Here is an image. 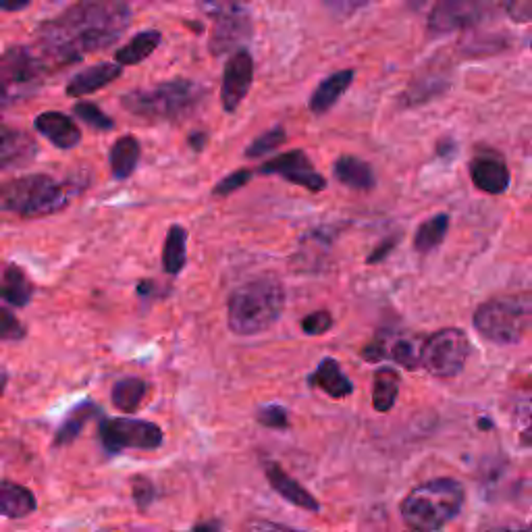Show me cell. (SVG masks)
Returning <instances> with one entry per match:
<instances>
[{"label": "cell", "instance_id": "cell-41", "mask_svg": "<svg viewBox=\"0 0 532 532\" xmlns=\"http://www.w3.org/2000/svg\"><path fill=\"white\" fill-rule=\"evenodd\" d=\"M505 13L514 23L532 21V0H516V3L505 5Z\"/></svg>", "mask_w": 532, "mask_h": 532}, {"label": "cell", "instance_id": "cell-4", "mask_svg": "<svg viewBox=\"0 0 532 532\" xmlns=\"http://www.w3.org/2000/svg\"><path fill=\"white\" fill-rule=\"evenodd\" d=\"M206 90L192 79H171L152 90L127 92L121 98L123 109L146 121H181L188 119L202 104Z\"/></svg>", "mask_w": 532, "mask_h": 532}, {"label": "cell", "instance_id": "cell-22", "mask_svg": "<svg viewBox=\"0 0 532 532\" xmlns=\"http://www.w3.org/2000/svg\"><path fill=\"white\" fill-rule=\"evenodd\" d=\"M354 77H356L354 69H343L323 79L314 90V94L310 96V111L314 115H325L327 111H331L339 102V98L350 90Z\"/></svg>", "mask_w": 532, "mask_h": 532}, {"label": "cell", "instance_id": "cell-13", "mask_svg": "<svg viewBox=\"0 0 532 532\" xmlns=\"http://www.w3.org/2000/svg\"><path fill=\"white\" fill-rule=\"evenodd\" d=\"M422 341L416 335H379L370 345H366V350L362 356L368 362H381V360H393L395 364L404 366L408 370H416L420 366V352H422Z\"/></svg>", "mask_w": 532, "mask_h": 532}, {"label": "cell", "instance_id": "cell-20", "mask_svg": "<svg viewBox=\"0 0 532 532\" xmlns=\"http://www.w3.org/2000/svg\"><path fill=\"white\" fill-rule=\"evenodd\" d=\"M306 383L314 389L325 391L327 395H331L335 399L350 397L354 393V383L341 370V366L335 358H325V360L318 362L316 370L310 372Z\"/></svg>", "mask_w": 532, "mask_h": 532}, {"label": "cell", "instance_id": "cell-42", "mask_svg": "<svg viewBox=\"0 0 532 532\" xmlns=\"http://www.w3.org/2000/svg\"><path fill=\"white\" fill-rule=\"evenodd\" d=\"M242 532H298L294 528H289L285 524H279V522H271V520H250L246 522L244 530Z\"/></svg>", "mask_w": 532, "mask_h": 532}, {"label": "cell", "instance_id": "cell-11", "mask_svg": "<svg viewBox=\"0 0 532 532\" xmlns=\"http://www.w3.org/2000/svg\"><path fill=\"white\" fill-rule=\"evenodd\" d=\"M260 175H279L285 181L300 185L308 192H323L327 188V179L318 173L304 150H291L275 156L273 161H266L260 169Z\"/></svg>", "mask_w": 532, "mask_h": 532}, {"label": "cell", "instance_id": "cell-40", "mask_svg": "<svg viewBox=\"0 0 532 532\" xmlns=\"http://www.w3.org/2000/svg\"><path fill=\"white\" fill-rule=\"evenodd\" d=\"M131 493H133V499H136V503L140 505V510H146L148 505L154 501V485L150 478L146 476H136L131 483Z\"/></svg>", "mask_w": 532, "mask_h": 532}, {"label": "cell", "instance_id": "cell-15", "mask_svg": "<svg viewBox=\"0 0 532 532\" xmlns=\"http://www.w3.org/2000/svg\"><path fill=\"white\" fill-rule=\"evenodd\" d=\"M470 177L478 190L499 196L510 188V169L497 152H481L470 161Z\"/></svg>", "mask_w": 532, "mask_h": 532}, {"label": "cell", "instance_id": "cell-2", "mask_svg": "<svg viewBox=\"0 0 532 532\" xmlns=\"http://www.w3.org/2000/svg\"><path fill=\"white\" fill-rule=\"evenodd\" d=\"M285 308V289L277 277H258L239 285L229 296L227 321L237 335H258L271 329Z\"/></svg>", "mask_w": 532, "mask_h": 532}, {"label": "cell", "instance_id": "cell-28", "mask_svg": "<svg viewBox=\"0 0 532 532\" xmlns=\"http://www.w3.org/2000/svg\"><path fill=\"white\" fill-rule=\"evenodd\" d=\"M399 395V375L391 366H383L372 377V406L377 412H391Z\"/></svg>", "mask_w": 532, "mask_h": 532}, {"label": "cell", "instance_id": "cell-43", "mask_svg": "<svg viewBox=\"0 0 532 532\" xmlns=\"http://www.w3.org/2000/svg\"><path fill=\"white\" fill-rule=\"evenodd\" d=\"M395 244H397V239H387V242H383L381 246H377V250L368 256L366 262H368V264H372V262H381L389 252H393Z\"/></svg>", "mask_w": 532, "mask_h": 532}, {"label": "cell", "instance_id": "cell-37", "mask_svg": "<svg viewBox=\"0 0 532 532\" xmlns=\"http://www.w3.org/2000/svg\"><path fill=\"white\" fill-rule=\"evenodd\" d=\"M252 171H246V169H239V171H235V173H231V175H227L225 179H221L217 185H215V190H212V196H229V194H233V192H237V190H242L244 188V185H248V181L252 179Z\"/></svg>", "mask_w": 532, "mask_h": 532}, {"label": "cell", "instance_id": "cell-6", "mask_svg": "<svg viewBox=\"0 0 532 532\" xmlns=\"http://www.w3.org/2000/svg\"><path fill=\"white\" fill-rule=\"evenodd\" d=\"M472 325L491 343H518L532 329V296L493 298L474 310Z\"/></svg>", "mask_w": 532, "mask_h": 532}, {"label": "cell", "instance_id": "cell-36", "mask_svg": "<svg viewBox=\"0 0 532 532\" xmlns=\"http://www.w3.org/2000/svg\"><path fill=\"white\" fill-rule=\"evenodd\" d=\"M256 420L262 424V427H269V429H287L289 427V414L283 406L271 404V406H264L256 412Z\"/></svg>", "mask_w": 532, "mask_h": 532}, {"label": "cell", "instance_id": "cell-46", "mask_svg": "<svg viewBox=\"0 0 532 532\" xmlns=\"http://www.w3.org/2000/svg\"><path fill=\"white\" fill-rule=\"evenodd\" d=\"M28 7H30L28 0H23V3H0V11H13V13L23 11V9H28Z\"/></svg>", "mask_w": 532, "mask_h": 532}, {"label": "cell", "instance_id": "cell-34", "mask_svg": "<svg viewBox=\"0 0 532 532\" xmlns=\"http://www.w3.org/2000/svg\"><path fill=\"white\" fill-rule=\"evenodd\" d=\"M287 140L285 136V129L283 127H273L266 133H262L260 138H256L248 150H246V156L248 158H258V156H264V154H271L275 152L279 146H283Z\"/></svg>", "mask_w": 532, "mask_h": 532}, {"label": "cell", "instance_id": "cell-9", "mask_svg": "<svg viewBox=\"0 0 532 532\" xmlns=\"http://www.w3.org/2000/svg\"><path fill=\"white\" fill-rule=\"evenodd\" d=\"M98 439L109 454L125 449L152 451L163 445V429L154 422L138 418H100Z\"/></svg>", "mask_w": 532, "mask_h": 532}, {"label": "cell", "instance_id": "cell-7", "mask_svg": "<svg viewBox=\"0 0 532 532\" xmlns=\"http://www.w3.org/2000/svg\"><path fill=\"white\" fill-rule=\"evenodd\" d=\"M50 63L28 48H11L0 55V117L15 102L34 94L46 73Z\"/></svg>", "mask_w": 532, "mask_h": 532}, {"label": "cell", "instance_id": "cell-38", "mask_svg": "<svg viewBox=\"0 0 532 532\" xmlns=\"http://www.w3.org/2000/svg\"><path fill=\"white\" fill-rule=\"evenodd\" d=\"M445 84L443 79H427V84H414L412 90L406 94V104L408 106H414V104H420V102H429V98L437 96L443 92V86ZM447 86V84H445Z\"/></svg>", "mask_w": 532, "mask_h": 532}, {"label": "cell", "instance_id": "cell-24", "mask_svg": "<svg viewBox=\"0 0 532 532\" xmlns=\"http://www.w3.org/2000/svg\"><path fill=\"white\" fill-rule=\"evenodd\" d=\"M333 175L345 188H352L358 192H368L375 188V173L370 165L364 163L358 156H339L333 167Z\"/></svg>", "mask_w": 532, "mask_h": 532}, {"label": "cell", "instance_id": "cell-5", "mask_svg": "<svg viewBox=\"0 0 532 532\" xmlns=\"http://www.w3.org/2000/svg\"><path fill=\"white\" fill-rule=\"evenodd\" d=\"M69 204V188L50 175H25L0 183V212L48 217Z\"/></svg>", "mask_w": 532, "mask_h": 532}, {"label": "cell", "instance_id": "cell-18", "mask_svg": "<svg viewBox=\"0 0 532 532\" xmlns=\"http://www.w3.org/2000/svg\"><path fill=\"white\" fill-rule=\"evenodd\" d=\"M123 73V67L117 63H98L92 65L84 71H79L69 79V84L65 88V94L71 98H84L88 94L98 92L100 88H106L113 84L115 79H119Z\"/></svg>", "mask_w": 532, "mask_h": 532}, {"label": "cell", "instance_id": "cell-32", "mask_svg": "<svg viewBox=\"0 0 532 532\" xmlns=\"http://www.w3.org/2000/svg\"><path fill=\"white\" fill-rule=\"evenodd\" d=\"M449 231V217L447 215H435L433 219L424 221L416 235H414V248L418 252H431L437 246L445 242V235Z\"/></svg>", "mask_w": 532, "mask_h": 532}, {"label": "cell", "instance_id": "cell-27", "mask_svg": "<svg viewBox=\"0 0 532 532\" xmlns=\"http://www.w3.org/2000/svg\"><path fill=\"white\" fill-rule=\"evenodd\" d=\"M140 156H142V146L140 142L133 138V136H123L119 138L109 154V161H111V173L115 179L123 181L127 177L133 175V171L138 169L140 163Z\"/></svg>", "mask_w": 532, "mask_h": 532}, {"label": "cell", "instance_id": "cell-30", "mask_svg": "<svg viewBox=\"0 0 532 532\" xmlns=\"http://www.w3.org/2000/svg\"><path fill=\"white\" fill-rule=\"evenodd\" d=\"M146 391H148L146 381H142L138 377H125L113 385L111 399H113V404L117 410H121L125 414H133L142 406V399L146 397Z\"/></svg>", "mask_w": 532, "mask_h": 532}, {"label": "cell", "instance_id": "cell-45", "mask_svg": "<svg viewBox=\"0 0 532 532\" xmlns=\"http://www.w3.org/2000/svg\"><path fill=\"white\" fill-rule=\"evenodd\" d=\"M192 532H223V530H221V524L219 522L212 520V522H200V524H196Z\"/></svg>", "mask_w": 532, "mask_h": 532}, {"label": "cell", "instance_id": "cell-35", "mask_svg": "<svg viewBox=\"0 0 532 532\" xmlns=\"http://www.w3.org/2000/svg\"><path fill=\"white\" fill-rule=\"evenodd\" d=\"M28 335V329L19 318L5 306H0V339L3 341H21Z\"/></svg>", "mask_w": 532, "mask_h": 532}, {"label": "cell", "instance_id": "cell-14", "mask_svg": "<svg viewBox=\"0 0 532 532\" xmlns=\"http://www.w3.org/2000/svg\"><path fill=\"white\" fill-rule=\"evenodd\" d=\"M485 5L470 3V0H445L437 3L429 15V32L447 34L470 28L483 19Z\"/></svg>", "mask_w": 532, "mask_h": 532}, {"label": "cell", "instance_id": "cell-47", "mask_svg": "<svg viewBox=\"0 0 532 532\" xmlns=\"http://www.w3.org/2000/svg\"><path fill=\"white\" fill-rule=\"evenodd\" d=\"M489 532H528V530L516 528V526H499V528H491Z\"/></svg>", "mask_w": 532, "mask_h": 532}, {"label": "cell", "instance_id": "cell-19", "mask_svg": "<svg viewBox=\"0 0 532 532\" xmlns=\"http://www.w3.org/2000/svg\"><path fill=\"white\" fill-rule=\"evenodd\" d=\"M264 472H266V481H269V485L289 503H294L298 505V508L302 510H308V512H318V508H321V505H318L316 497L306 491L296 478H291L279 464L275 462H269L264 466Z\"/></svg>", "mask_w": 532, "mask_h": 532}, {"label": "cell", "instance_id": "cell-26", "mask_svg": "<svg viewBox=\"0 0 532 532\" xmlns=\"http://www.w3.org/2000/svg\"><path fill=\"white\" fill-rule=\"evenodd\" d=\"M163 34L158 30H144L136 38H131L125 46L115 50V63L117 65H140L146 61L152 52L161 46Z\"/></svg>", "mask_w": 532, "mask_h": 532}, {"label": "cell", "instance_id": "cell-33", "mask_svg": "<svg viewBox=\"0 0 532 532\" xmlns=\"http://www.w3.org/2000/svg\"><path fill=\"white\" fill-rule=\"evenodd\" d=\"M73 115L77 119H82L84 123H88L90 127L100 129V131H109L115 127V121L104 111H100V106H96L92 102H77L73 106Z\"/></svg>", "mask_w": 532, "mask_h": 532}, {"label": "cell", "instance_id": "cell-44", "mask_svg": "<svg viewBox=\"0 0 532 532\" xmlns=\"http://www.w3.org/2000/svg\"><path fill=\"white\" fill-rule=\"evenodd\" d=\"M188 142H190V146H192L196 152H202L204 146H206V142H208V136H206L204 131H194Z\"/></svg>", "mask_w": 532, "mask_h": 532}, {"label": "cell", "instance_id": "cell-8", "mask_svg": "<svg viewBox=\"0 0 532 532\" xmlns=\"http://www.w3.org/2000/svg\"><path fill=\"white\" fill-rule=\"evenodd\" d=\"M472 343L462 329H441L422 341L420 366L437 379H454L464 370Z\"/></svg>", "mask_w": 532, "mask_h": 532}, {"label": "cell", "instance_id": "cell-29", "mask_svg": "<svg viewBox=\"0 0 532 532\" xmlns=\"http://www.w3.org/2000/svg\"><path fill=\"white\" fill-rule=\"evenodd\" d=\"M188 262V231L173 225L167 233L163 248V269L167 275H179Z\"/></svg>", "mask_w": 532, "mask_h": 532}, {"label": "cell", "instance_id": "cell-23", "mask_svg": "<svg viewBox=\"0 0 532 532\" xmlns=\"http://www.w3.org/2000/svg\"><path fill=\"white\" fill-rule=\"evenodd\" d=\"M36 508V495L28 487L11 481H0V516L19 520L34 514Z\"/></svg>", "mask_w": 532, "mask_h": 532}, {"label": "cell", "instance_id": "cell-16", "mask_svg": "<svg viewBox=\"0 0 532 532\" xmlns=\"http://www.w3.org/2000/svg\"><path fill=\"white\" fill-rule=\"evenodd\" d=\"M38 156V142L25 131H0V169L30 165Z\"/></svg>", "mask_w": 532, "mask_h": 532}, {"label": "cell", "instance_id": "cell-17", "mask_svg": "<svg viewBox=\"0 0 532 532\" xmlns=\"http://www.w3.org/2000/svg\"><path fill=\"white\" fill-rule=\"evenodd\" d=\"M34 127L50 144H55L61 150H71L82 142V131H79L75 121L59 111L40 113Z\"/></svg>", "mask_w": 532, "mask_h": 532}, {"label": "cell", "instance_id": "cell-10", "mask_svg": "<svg viewBox=\"0 0 532 532\" xmlns=\"http://www.w3.org/2000/svg\"><path fill=\"white\" fill-rule=\"evenodd\" d=\"M204 11L215 19V30L210 36V52L212 55H225L231 50H242V44L252 34V19L248 9L235 3H219L204 5Z\"/></svg>", "mask_w": 532, "mask_h": 532}, {"label": "cell", "instance_id": "cell-39", "mask_svg": "<svg viewBox=\"0 0 532 532\" xmlns=\"http://www.w3.org/2000/svg\"><path fill=\"white\" fill-rule=\"evenodd\" d=\"M331 327H333V316L325 310L312 312L302 321V331L306 335H325L331 331Z\"/></svg>", "mask_w": 532, "mask_h": 532}, {"label": "cell", "instance_id": "cell-48", "mask_svg": "<svg viewBox=\"0 0 532 532\" xmlns=\"http://www.w3.org/2000/svg\"><path fill=\"white\" fill-rule=\"evenodd\" d=\"M528 532H532V526H530V530H528Z\"/></svg>", "mask_w": 532, "mask_h": 532}, {"label": "cell", "instance_id": "cell-12", "mask_svg": "<svg viewBox=\"0 0 532 532\" xmlns=\"http://www.w3.org/2000/svg\"><path fill=\"white\" fill-rule=\"evenodd\" d=\"M254 82V59L248 50H237L229 57L223 71L221 104L227 113H235L244 102Z\"/></svg>", "mask_w": 532, "mask_h": 532}, {"label": "cell", "instance_id": "cell-21", "mask_svg": "<svg viewBox=\"0 0 532 532\" xmlns=\"http://www.w3.org/2000/svg\"><path fill=\"white\" fill-rule=\"evenodd\" d=\"M0 298L17 308H23L32 302L34 283L19 264H0Z\"/></svg>", "mask_w": 532, "mask_h": 532}, {"label": "cell", "instance_id": "cell-1", "mask_svg": "<svg viewBox=\"0 0 532 532\" xmlns=\"http://www.w3.org/2000/svg\"><path fill=\"white\" fill-rule=\"evenodd\" d=\"M131 9L117 0H86L40 25V55L61 67L82 61L92 52L111 48L131 23Z\"/></svg>", "mask_w": 532, "mask_h": 532}, {"label": "cell", "instance_id": "cell-25", "mask_svg": "<svg viewBox=\"0 0 532 532\" xmlns=\"http://www.w3.org/2000/svg\"><path fill=\"white\" fill-rule=\"evenodd\" d=\"M512 424L522 447H532V379L524 381L512 397Z\"/></svg>", "mask_w": 532, "mask_h": 532}, {"label": "cell", "instance_id": "cell-3", "mask_svg": "<svg viewBox=\"0 0 532 532\" xmlns=\"http://www.w3.org/2000/svg\"><path fill=\"white\" fill-rule=\"evenodd\" d=\"M466 493L456 478H433V481L414 487L402 501V518L418 532H435L454 520Z\"/></svg>", "mask_w": 532, "mask_h": 532}, {"label": "cell", "instance_id": "cell-31", "mask_svg": "<svg viewBox=\"0 0 532 532\" xmlns=\"http://www.w3.org/2000/svg\"><path fill=\"white\" fill-rule=\"evenodd\" d=\"M102 418V410L92 404V402H84V404H79L67 418L65 422L61 424V429L57 431V437H55V445L61 447V445H69L73 443L79 433L84 431L86 424L92 420V418Z\"/></svg>", "mask_w": 532, "mask_h": 532}]
</instances>
